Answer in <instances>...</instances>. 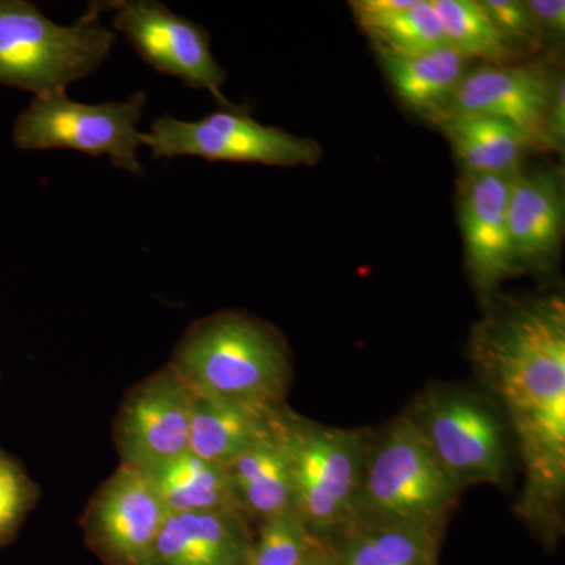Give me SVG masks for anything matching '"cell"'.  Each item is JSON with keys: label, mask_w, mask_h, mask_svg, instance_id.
I'll return each mask as SVG.
<instances>
[{"label": "cell", "mask_w": 565, "mask_h": 565, "mask_svg": "<svg viewBox=\"0 0 565 565\" xmlns=\"http://www.w3.org/2000/svg\"><path fill=\"white\" fill-rule=\"evenodd\" d=\"M193 404L195 393L169 363L134 385L115 418L120 465L145 470L189 451Z\"/></svg>", "instance_id": "obj_11"}, {"label": "cell", "mask_w": 565, "mask_h": 565, "mask_svg": "<svg viewBox=\"0 0 565 565\" xmlns=\"http://www.w3.org/2000/svg\"><path fill=\"white\" fill-rule=\"evenodd\" d=\"M140 471L147 476L169 514L241 511L226 465L185 451Z\"/></svg>", "instance_id": "obj_20"}, {"label": "cell", "mask_w": 565, "mask_h": 565, "mask_svg": "<svg viewBox=\"0 0 565 565\" xmlns=\"http://www.w3.org/2000/svg\"><path fill=\"white\" fill-rule=\"evenodd\" d=\"M515 174H463L460 182L459 221L468 274L486 302L501 282L520 274L508 222Z\"/></svg>", "instance_id": "obj_12"}, {"label": "cell", "mask_w": 565, "mask_h": 565, "mask_svg": "<svg viewBox=\"0 0 565 565\" xmlns=\"http://www.w3.org/2000/svg\"><path fill=\"white\" fill-rule=\"evenodd\" d=\"M285 405L267 407L195 394L189 451L210 462L232 463L275 434Z\"/></svg>", "instance_id": "obj_16"}, {"label": "cell", "mask_w": 565, "mask_h": 565, "mask_svg": "<svg viewBox=\"0 0 565 565\" xmlns=\"http://www.w3.org/2000/svg\"><path fill=\"white\" fill-rule=\"evenodd\" d=\"M441 31L451 50L470 61L487 65H508L519 61L505 47L489 18L476 0H433Z\"/></svg>", "instance_id": "obj_22"}, {"label": "cell", "mask_w": 565, "mask_h": 565, "mask_svg": "<svg viewBox=\"0 0 565 565\" xmlns=\"http://www.w3.org/2000/svg\"><path fill=\"white\" fill-rule=\"evenodd\" d=\"M226 467L237 505L253 525L296 509L291 468L278 426L274 435L253 445Z\"/></svg>", "instance_id": "obj_19"}, {"label": "cell", "mask_w": 565, "mask_h": 565, "mask_svg": "<svg viewBox=\"0 0 565 565\" xmlns=\"http://www.w3.org/2000/svg\"><path fill=\"white\" fill-rule=\"evenodd\" d=\"M169 511L137 468L120 465L82 515L88 548L107 565H152Z\"/></svg>", "instance_id": "obj_10"}, {"label": "cell", "mask_w": 565, "mask_h": 565, "mask_svg": "<svg viewBox=\"0 0 565 565\" xmlns=\"http://www.w3.org/2000/svg\"><path fill=\"white\" fill-rule=\"evenodd\" d=\"M253 523L237 509L169 514L152 565H247Z\"/></svg>", "instance_id": "obj_15"}, {"label": "cell", "mask_w": 565, "mask_h": 565, "mask_svg": "<svg viewBox=\"0 0 565 565\" xmlns=\"http://www.w3.org/2000/svg\"><path fill=\"white\" fill-rule=\"evenodd\" d=\"M508 222L520 273H546L556 263L564 237L565 200L559 172L546 169L516 172Z\"/></svg>", "instance_id": "obj_14"}, {"label": "cell", "mask_w": 565, "mask_h": 565, "mask_svg": "<svg viewBox=\"0 0 565 565\" xmlns=\"http://www.w3.org/2000/svg\"><path fill=\"white\" fill-rule=\"evenodd\" d=\"M434 565H437V564H434Z\"/></svg>", "instance_id": "obj_30"}, {"label": "cell", "mask_w": 565, "mask_h": 565, "mask_svg": "<svg viewBox=\"0 0 565 565\" xmlns=\"http://www.w3.org/2000/svg\"><path fill=\"white\" fill-rule=\"evenodd\" d=\"M460 493L403 412L373 430L351 525L446 526Z\"/></svg>", "instance_id": "obj_4"}, {"label": "cell", "mask_w": 565, "mask_h": 565, "mask_svg": "<svg viewBox=\"0 0 565 565\" xmlns=\"http://www.w3.org/2000/svg\"><path fill=\"white\" fill-rule=\"evenodd\" d=\"M147 104L143 92L125 103L84 104L65 95L36 96L21 111L13 141L24 151L74 150L109 156L111 166L140 174L137 131Z\"/></svg>", "instance_id": "obj_8"}, {"label": "cell", "mask_w": 565, "mask_h": 565, "mask_svg": "<svg viewBox=\"0 0 565 565\" xmlns=\"http://www.w3.org/2000/svg\"><path fill=\"white\" fill-rule=\"evenodd\" d=\"M39 500V486L24 465L0 448V550L17 539Z\"/></svg>", "instance_id": "obj_25"}, {"label": "cell", "mask_w": 565, "mask_h": 565, "mask_svg": "<svg viewBox=\"0 0 565 565\" xmlns=\"http://www.w3.org/2000/svg\"><path fill=\"white\" fill-rule=\"evenodd\" d=\"M452 145L463 174H512L520 172L530 139L511 122L484 115H449L438 122Z\"/></svg>", "instance_id": "obj_21"}, {"label": "cell", "mask_w": 565, "mask_h": 565, "mask_svg": "<svg viewBox=\"0 0 565 565\" xmlns=\"http://www.w3.org/2000/svg\"><path fill=\"white\" fill-rule=\"evenodd\" d=\"M377 51L416 55L448 46L433 0H416L411 9L388 17L360 22Z\"/></svg>", "instance_id": "obj_23"}, {"label": "cell", "mask_w": 565, "mask_h": 565, "mask_svg": "<svg viewBox=\"0 0 565 565\" xmlns=\"http://www.w3.org/2000/svg\"><path fill=\"white\" fill-rule=\"evenodd\" d=\"M556 77L539 63L484 65L468 71L448 115H484L514 125L539 150Z\"/></svg>", "instance_id": "obj_13"}, {"label": "cell", "mask_w": 565, "mask_h": 565, "mask_svg": "<svg viewBox=\"0 0 565 565\" xmlns=\"http://www.w3.org/2000/svg\"><path fill=\"white\" fill-rule=\"evenodd\" d=\"M303 565H340V563H338V557L334 555L332 546L319 541Z\"/></svg>", "instance_id": "obj_29"}, {"label": "cell", "mask_w": 565, "mask_h": 565, "mask_svg": "<svg viewBox=\"0 0 565 565\" xmlns=\"http://www.w3.org/2000/svg\"><path fill=\"white\" fill-rule=\"evenodd\" d=\"M152 158H202L212 162L262 163L270 167H313L322 148L308 137L294 136L253 120L239 107L217 110L196 121L166 115L140 132Z\"/></svg>", "instance_id": "obj_7"}, {"label": "cell", "mask_w": 565, "mask_h": 565, "mask_svg": "<svg viewBox=\"0 0 565 565\" xmlns=\"http://www.w3.org/2000/svg\"><path fill=\"white\" fill-rule=\"evenodd\" d=\"M278 434L291 468L296 511L319 541L330 544L351 525L373 430L326 426L285 405Z\"/></svg>", "instance_id": "obj_6"}, {"label": "cell", "mask_w": 565, "mask_h": 565, "mask_svg": "<svg viewBox=\"0 0 565 565\" xmlns=\"http://www.w3.org/2000/svg\"><path fill=\"white\" fill-rule=\"evenodd\" d=\"M397 98L419 117L438 125L445 120L468 61L449 46L424 54L396 55L377 51Z\"/></svg>", "instance_id": "obj_17"}, {"label": "cell", "mask_w": 565, "mask_h": 565, "mask_svg": "<svg viewBox=\"0 0 565 565\" xmlns=\"http://www.w3.org/2000/svg\"><path fill=\"white\" fill-rule=\"evenodd\" d=\"M565 141V81L556 77L553 87L552 102L546 110L544 125H542L539 150L564 151Z\"/></svg>", "instance_id": "obj_27"}, {"label": "cell", "mask_w": 565, "mask_h": 565, "mask_svg": "<svg viewBox=\"0 0 565 565\" xmlns=\"http://www.w3.org/2000/svg\"><path fill=\"white\" fill-rule=\"evenodd\" d=\"M170 366L199 396L280 407L292 381V356L280 330L226 310L189 327Z\"/></svg>", "instance_id": "obj_2"}, {"label": "cell", "mask_w": 565, "mask_h": 565, "mask_svg": "<svg viewBox=\"0 0 565 565\" xmlns=\"http://www.w3.org/2000/svg\"><path fill=\"white\" fill-rule=\"evenodd\" d=\"M468 353L503 412L525 484L516 512L546 545L564 531L565 300L563 294L492 297Z\"/></svg>", "instance_id": "obj_1"}, {"label": "cell", "mask_w": 565, "mask_h": 565, "mask_svg": "<svg viewBox=\"0 0 565 565\" xmlns=\"http://www.w3.org/2000/svg\"><path fill=\"white\" fill-rule=\"evenodd\" d=\"M505 47L516 58L541 50L544 39L533 14L522 0H479Z\"/></svg>", "instance_id": "obj_26"}, {"label": "cell", "mask_w": 565, "mask_h": 565, "mask_svg": "<svg viewBox=\"0 0 565 565\" xmlns=\"http://www.w3.org/2000/svg\"><path fill=\"white\" fill-rule=\"evenodd\" d=\"M404 414L460 489L508 484L514 440L489 394L470 386L430 384Z\"/></svg>", "instance_id": "obj_5"}, {"label": "cell", "mask_w": 565, "mask_h": 565, "mask_svg": "<svg viewBox=\"0 0 565 565\" xmlns=\"http://www.w3.org/2000/svg\"><path fill=\"white\" fill-rule=\"evenodd\" d=\"M109 6L117 11L111 25L141 61L189 87L210 92L225 109L236 107L223 96L226 73L212 54L206 29L154 0H118Z\"/></svg>", "instance_id": "obj_9"}, {"label": "cell", "mask_w": 565, "mask_h": 565, "mask_svg": "<svg viewBox=\"0 0 565 565\" xmlns=\"http://www.w3.org/2000/svg\"><path fill=\"white\" fill-rule=\"evenodd\" d=\"M109 2H93L71 25H58L28 0H0V85L36 96L65 95L109 57L114 32L99 17Z\"/></svg>", "instance_id": "obj_3"}, {"label": "cell", "mask_w": 565, "mask_h": 565, "mask_svg": "<svg viewBox=\"0 0 565 565\" xmlns=\"http://www.w3.org/2000/svg\"><path fill=\"white\" fill-rule=\"evenodd\" d=\"M527 10L533 14L542 39L559 40L565 33L564 0H527Z\"/></svg>", "instance_id": "obj_28"}, {"label": "cell", "mask_w": 565, "mask_h": 565, "mask_svg": "<svg viewBox=\"0 0 565 565\" xmlns=\"http://www.w3.org/2000/svg\"><path fill=\"white\" fill-rule=\"evenodd\" d=\"M318 542L296 509L270 515L255 523L247 565H303Z\"/></svg>", "instance_id": "obj_24"}, {"label": "cell", "mask_w": 565, "mask_h": 565, "mask_svg": "<svg viewBox=\"0 0 565 565\" xmlns=\"http://www.w3.org/2000/svg\"><path fill=\"white\" fill-rule=\"evenodd\" d=\"M446 526L352 523L330 546L340 565H434Z\"/></svg>", "instance_id": "obj_18"}]
</instances>
